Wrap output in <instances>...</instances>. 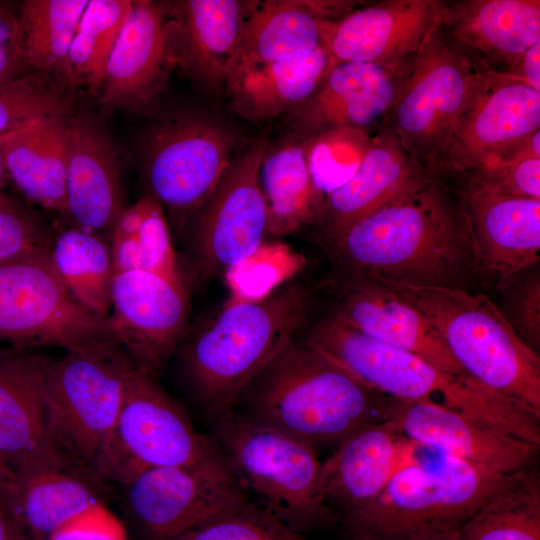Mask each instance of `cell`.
Listing matches in <instances>:
<instances>
[{
	"instance_id": "obj_1",
	"label": "cell",
	"mask_w": 540,
	"mask_h": 540,
	"mask_svg": "<svg viewBox=\"0 0 540 540\" xmlns=\"http://www.w3.org/2000/svg\"><path fill=\"white\" fill-rule=\"evenodd\" d=\"M330 270L469 291L480 278L461 198L441 176L386 204L323 248Z\"/></svg>"
},
{
	"instance_id": "obj_2",
	"label": "cell",
	"mask_w": 540,
	"mask_h": 540,
	"mask_svg": "<svg viewBox=\"0 0 540 540\" xmlns=\"http://www.w3.org/2000/svg\"><path fill=\"white\" fill-rule=\"evenodd\" d=\"M389 402L298 335L245 386L231 408L316 449L336 448L361 429L385 421Z\"/></svg>"
},
{
	"instance_id": "obj_3",
	"label": "cell",
	"mask_w": 540,
	"mask_h": 540,
	"mask_svg": "<svg viewBox=\"0 0 540 540\" xmlns=\"http://www.w3.org/2000/svg\"><path fill=\"white\" fill-rule=\"evenodd\" d=\"M318 311L316 291L291 279L256 298L235 297L178 347L184 380L206 414L231 408L245 386Z\"/></svg>"
},
{
	"instance_id": "obj_4",
	"label": "cell",
	"mask_w": 540,
	"mask_h": 540,
	"mask_svg": "<svg viewBox=\"0 0 540 540\" xmlns=\"http://www.w3.org/2000/svg\"><path fill=\"white\" fill-rule=\"evenodd\" d=\"M380 282L427 318L471 378L540 418L539 354L521 341L488 296Z\"/></svg>"
},
{
	"instance_id": "obj_5",
	"label": "cell",
	"mask_w": 540,
	"mask_h": 540,
	"mask_svg": "<svg viewBox=\"0 0 540 540\" xmlns=\"http://www.w3.org/2000/svg\"><path fill=\"white\" fill-rule=\"evenodd\" d=\"M437 453L433 462L401 465L375 500L339 520L345 533L385 540H455L477 509L517 475Z\"/></svg>"
},
{
	"instance_id": "obj_6",
	"label": "cell",
	"mask_w": 540,
	"mask_h": 540,
	"mask_svg": "<svg viewBox=\"0 0 540 540\" xmlns=\"http://www.w3.org/2000/svg\"><path fill=\"white\" fill-rule=\"evenodd\" d=\"M208 417L210 438L237 482L256 502L301 534L339 522L324 502L322 462L313 447L233 408Z\"/></svg>"
},
{
	"instance_id": "obj_7",
	"label": "cell",
	"mask_w": 540,
	"mask_h": 540,
	"mask_svg": "<svg viewBox=\"0 0 540 540\" xmlns=\"http://www.w3.org/2000/svg\"><path fill=\"white\" fill-rule=\"evenodd\" d=\"M299 337L388 398L436 402L439 396L441 405L488 427L501 429L508 421L510 406L503 396L372 338L328 311H317Z\"/></svg>"
},
{
	"instance_id": "obj_8",
	"label": "cell",
	"mask_w": 540,
	"mask_h": 540,
	"mask_svg": "<svg viewBox=\"0 0 540 540\" xmlns=\"http://www.w3.org/2000/svg\"><path fill=\"white\" fill-rule=\"evenodd\" d=\"M134 366L114 337L45 362L48 439L97 477Z\"/></svg>"
},
{
	"instance_id": "obj_9",
	"label": "cell",
	"mask_w": 540,
	"mask_h": 540,
	"mask_svg": "<svg viewBox=\"0 0 540 540\" xmlns=\"http://www.w3.org/2000/svg\"><path fill=\"white\" fill-rule=\"evenodd\" d=\"M492 74L439 26L415 56L383 122L419 167L439 175L457 122Z\"/></svg>"
},
{
	"instance_id": "obj_10",
	"label": "cell",
	"mask_w": 540,
	"mask_h": 540,
	"mask_svg": "<svg viewBox=\"0 0 540 540\" xmlns=\"http://www.w3.org/2000/svg\"><path fill=\"white\" fill-rule=\"evenodd\" d=\"M156 467H184L236 480L214 441L194 429L155 377L134 366L97 475L124 486Z\"/></svg>"
},
{
	"instance_id": "obj_11",
	"label": "cell",
	"mask_w": 540,
	"mask_h": 540,
	"mask_svg": "<svg viewBox=\"0 0 540 540\" xmlns=\"http://www.w3.org/2000/svg\"><path fill=\"white\" fill-rule=\"evenodd\" d=\"M239 138L212 118L180 113L147 128L139 140L146 193L181 235L235 157Z\"/></svg>"
},
{
	"instance_id": "obj_12",
	"label": "cell",
	"mask_w": 540,
	"mask_h": 540,
	"mask_svg": "<svg viewBox=\"0 0 540 540\" xmlns=\"http://www.w3.org/2000/svg\"><path fill=\"white\" fill-rule=\"evenodd\" d=\"M267 149L265 141H258L237 153L181 233L186 273L193 283L229 272L259 249L267 227L259 182Z\"/></svg>"
},
{
	"instance_id": "obj_13",
	"label": "cell",
	"mask_w": 540,
	"mask_h": 540,
	"mask_svg": "<svg viewBox=\"0 0 540 540\" xmlns=\"http://www.w3.org/2000/svg\"><path fill=\"white\" fill-rule=\"evenodd\" d=\"M112 337L108 319L86 309L69 292L50 249L0 265L1 342L18 349L69 350Z\"/></svg>"
},
{
	"instance_id": "obj_14",
	"label": "cell",
	"mask_w": 540,
	"mask_h": 540,
	"mask_svg": "<svg viewBox=\"0 0 540 540\" xmlns=\"http://www.w3.org/2000/svg\"><path fill=\"white\" fill-rule=\"evenodd\" d=\"M188 318L184 282L146 270L114 273L109 326L140 370L157 378L185 338Z\"/></svg>"
},
{
	"instance_id": "obj_15",
	"label": "cell",
	"mask_w": 540,
	"mask_h": 540,
	"mask_svg": "<svg viewBox=\"0 0 540 540\" xmlns=\"http://www.w3.org/2000/svg\"><path fill=\"white\" fill-rule=\"evenodd\" d=\"M444 0H382L321 22V45L338 63L409 66L438 29Z\"/></svg>"
},
{
	"instance_id": "obj_16",
	"label": "cell",
	"mask_w": 540,
	"mask_h": 540,
	"mask_svg": "<svg viewBox=\"0 0 540 540\" xmlns=\"http://www.w3.org/2000/svg\"><path fill=\"white\" fill-rule=\"evenodd\" d=\"M178 62L179 24L174 4L132 1L108 61L99 99L111 108L138 111L163 92Z\"/></svg>"
},
{
	"instance_id": "obj_17",
	"label": "cell",
	"mask_w": 540,
	"mask_h": 540,
	"mask_svg": "<svg viewBox=\"0 0 540 540\" xmlns=\"http://www.w3.org/2000/svg\"><path fill=\"white\" fill-rule=\"evenodd\" d=\"M317 291L328 301L326 311L351 327L411 352L447 374L470 377L427 318L380 281L329 270Z\"/></svg>"
},
{
	"instance_id": "obj_18",
	"label": "cell",
	"mask_w": 540,
	"mask_h": 540,
	"mask_svg": "<svg viewBox=\"0 0 540 540\" xmlns=\"http://www.w3.org/2000/svg\"><path fill=\"white\" fill-rule=\"evenodd\" d=\"M145 540H172L250 501L236 481L184 467H156L124 485Z\"/></svg>"
},
{
	"instance_id": "obj_19",
	"label": "cell",
	"mask_w": 540,
	"mask_h": 540,
	"mask_svg": "<svg viewBox=\"0 0 540 540\" xmlns=\"http://www.w3.org/2000/svg\"><path fill=\"white\" fill-rule=\"evenodd\" d=\"M540 129V92L493 72L457 122L439 163L443 178L495 164Z\"/></svg>"
},
{
	"instance_id": "obj_20",
	"label": "cell",
	"mask_w": 540,
	"mask_h": 540,
	"mask_svg": "<svg viewBox=\"0 0 540 540\" xmlns=\"http://www.w3.org/2000/svg\"><path fill=\"white\" fill-rule=\"evenodd\" d=\"M407 440L501 475L536 466L540 447L428 400L390 398L386 420Z\"/></svg>"
},
{
	"instance_id": "obj_21",
	"label": "cell",
	"mask_w": 540,
	"mask_h": 540,
	"mask_svg": "<svg viewBox=\"0 0 540 540\" xmlns=\"http://www.w3.org/2000/svg\"><path fill=\"white\" fill-rule=\"evenodd\" d=\"M433 174L419 167L384 122L355 173L328 193L321 212L307 231L324 248L386 204L425 183Z\"/></svg>"
},
{
	"instance_id": "obj_22",
	"label": "cell",
	"mask_w": 540,
	"mask_h": 540,
	"mask_svg": "<svg viewBox=\"0 0 540 540\" xmlns=\"http://www.w3.org/2000/svg\"><path fill=\"white\" fill-rule=\"evenodd\" d=\"M411 64L395 71L367 63L334 65L316 91L286 113L290 129L302 140L334 128L380 125Z\"/></svg>"
},
{
	"instance_id": "obj_23",
	"label": "cell",
	"mask_w": 540,
	"mask_h": 540,
	"mask_svg": "<svg viewBox=\"0 0 540 540\" xmlns=\"http://www.w3.org/2000/svg\"><path fill=\"white\" fill-rule=\"evenodd\" d=\"M103 483L52 444L16 473L7 510L32 540H49L64 525L103 504Z\"/></svg>"
},
{
	"instance_id": "obj_24",
	"label": "cell",
	"mask_w": 540,
	"mask_h": 540,
	"mask_svg": "<svg viewBox=\"0 0 540 540\" xmlns=\"http://www.w3.org/2000/svg\"><path fill=\"white\" fill-rule=\"evenodd\" d=\"M65 204L74 228L99 235L111 234L126 209L116 149L85 117L68 118Z\"/></svg>"
},
{
	"instance_id": "obj_25",
	"label": "cell",
	"mask_w": 540,
	"mask_h": 540,
	"mask_svg": "<svg viewBox=\"0 0 540 540\" xmlns=\"http://www.w3.org/2000/svg\"><path fill=\"white\" fill-rule=\"evenodd\" d=\"M448 183L465 207L480 277L492 276L499 281L538 263L540 199Z\"/></svg>"
},
{
	"instance_id": "obj_26",
	"label": "cell",
	"mask_w": 540,
	"mask_h": 540,
	"mask_svg": "<svg viewBox=\"0 0 540 540\" xmlns=\"http://www.w3.org/2000/svg\"><path fill=\"white\" fill-rule=\"evenodd\" d=\"M440 28L487 69L508 74L540 41V1L444 0Z\"/></svg>"
},
{
	"instance_id": "obj_27",
	"label": "cell",
	"mask_w": 540,
	"mask_h": 540,
	"mask_svg": "<svg viewBox=\"0 0 540 540\" xmlns=\"http://www.w3.org/2000/svg\"><path fill=\"white\" fill-rule=\"evenodd\" d=\"M403 436L388 421L354 433L321 465V492L339 520L375 500L401 466Z\"/></svg>"
},
{
	"instance_id": "obj_28",
	"label": "cell",
	"mask_w": 540,
	"mask_h": 540,
	"mask_svg": "<svg viewBox=\"0 0 540 540\" xmlns=\"http://www.w3.org/2000/svg\"><path fill=\"white\" fill-rule=\"evenodd\" d=\"M348 9L349 2L343 0L253 1L242 28L232 78L250 67L311 53L321 46V22L338 19Z\"/></svg>"
},
{
	"instance_id": "obj_29",
	"label": "cell",
	"mask_w": 540,
	"mask_h": 540,
	"mask_svg": "<svg viewBox=\"0 0 540 540\" xmlns=\"http://www.w3.org/2000/svg\"><path fill=\"white\" fill-rule=\"evenodd\" d=\"M253 1L186 0L174 4L181 68L199 84L227 88L237 66L239 42Z\"/></svg>"
},
{
	"instance_id": "obj_30",
	"label": "cell",
	"mask_w": 540,
	"mask_h": 540,
	"mask_svg": "<svg viewBox=\"0 0 540 540\" xmlns=\"http://www.w3.org/2000/svg\"><path fill=\"white\" fill-rule=\"evenodd\" d=\"M45 362L21 349L0 357V455L15 473L52 445L43 390Z\"/></svg>"
},
{
	"instance_id": "obj_31",
	"label": "cell",
	"mask_w": 540,
	"mask_h": 540,
	"mask_svg": "<svg viewBox=\"0 0 540 540\" xmlns=\"http://www.w3.org/2000/svg\"><path fill=\"white\" fill-rule=\"evenodd\" d=\"M336 63L321 45L309 54L250 67L227 85L232 110L250 122L276 118L305 102Z\"/></svg>"
},
{
	"instance_id": "obj_32",
	"label": "cell",
	"mask_w": 540,
	"mask_h": 540,
	"mask_svg": "<svg viewBox=\"0 0 540 540\" xmlns=\"http://www.w3.org/2000/svg\"><path fill=\"white\" fill-rule=\"evenodd\" d=\"M10 180L44 208L65 213L68 118H52L2 135Z\"/></svg>"
},
{
	"instance_id": "obj_33",
	"label": "cell",
	"mask_w": 540,
	"mask_h": 540,
	"mask_svg": "<svg viewBox=\"0 0 540 540\" xmlns=\"http://www.w3.org/2000/svg\"><path fill=\"white\" fill-rule=\"evenodd\" d=\"M259 182L267 211L266 234L306 230L317 220L326 194L314 182L299 140L271 152L267 149Z\"/></svg>"
},
{
	"instance_id": "obj_34",
	"label": "cell",
	"mask_w": 540,
	"mask_h": 540,
	"mask_svg": "<svg viewBox=\"0 0 540 540\" xmlns=\"http://www.w3.org/2000/svg\"><path fill=\"white\" fill-rule=\"evenodd\" d=\"M87 0H26L19 4L20 45L30 72L75 87L69 50Z\"/></svg>"
},
{
	"instance_id": "obj_35",
	"label": "cell",
	"mask_w": 540,
	"mask_h": 540,
	"mask_svg": "<svg viewBox=\"0 0 540 540\" xmlns=\"http://www.w3.org/2000/svg\"><path fill=\"white\" fill-rule=\"evenodd\" d=\"M50 258L72 296L108 319L114 275L110 242L103 235L69 228L52 241Z\"/></svg>"
},
{
	"instance_id": "obj_36",
	"label": "cell",
	"mask_w": 540,
	"mask_h": 540,
	"mask_svg": "<svg viewBox=\"0 0 540 540\" xmlns=\"http://www.w3.org/2000/svg\"><path fill=\"white\" fill-rule=\"evenodd\" d=\"M455 540H540L536 466L495 491L461 527Z\"/></svg>"
},
{
	"instance_id": "obj_37",
	"label": "cell",
	"mask_w": 540,
	"mask_h": 540,
	"mask_svg": "<svg viewBox=\"0 0 540 540\" xmlns=\"http://www.w3.org/2000/svg\"><path fill=\"white\" fill-rule=\"evenodd\" d=\"M130 0H90L77 26L70 50L73 83L99 95L108 61L130 14Z\"/></svg>"
},
{
	"instance_id": "obj_38",
	"label": "cell",
	"mask_w": 540,
	"mask_h": 540,
	"mask_svg": "<svg viewBox=\"0 0 540 540\" xmlns=\"http://www.w3.org/2000/svg\"><path fill=\"white\" fill-rule=\"evenodd\" d=\"M68 87L39 72L0 85V136L52 118H69L74 100Z\"/></svg>"
},
{
	"instance_id": "obj_39",
	"label": "cell",
	"mask_w": 540,
	"mask_h": 540,
	"mask_svg": "<svg viewBox=\"0 0 540 540\" xmlns=\"http://www.w3.org/2000/svg\"><path fill=\"white\" fill-rule=\"evenodd\" d=\"M373 133L364 128L342 127L299 140L313 180L324 193L328 188V193L338 188L355 173Z\"/></svg>"
},
{
	"instance_id": "obj_40",
	"label": "cell",
	"mask_w": 540,
	"mask_h": 540,
	"mask_svg": "<svg viewBox=\"0 0 540 540\" xmlns=\"http://www.w3.org/2000/svg\"><path fill=\"white\" fill-rule=\"evenodd\" d=\"M172 540H306L256 501Z\"/></svg>"
},
{
	"instance_id": "obj_41",
	"label": "cell",
	"mask_w": 540,
	"mask_h": 540,
	"mask_svg": "<svg viewBox=\"0 0 540 540\" xmlns=\"http://www.w3.org/2000/svg\"><path fill=\"white\" fill-rule=\"evenodd\" d=\"M538 263L497 281L499 308L516 335L530 349L540 350V275Z\"/></svg>"
},
{
	"instance_id": "obj_42",
	"label": "cell",
	"mask_w": 540,
	"mask_h": 540,
	"mask_svg": "<svg viewBox=\"0 0 540 540\" xmlns=\"http://www.w3.org/2000/svg\"><path fill=\"white\" fill-rule=\"evenodd\" d=\"M444 179L498 194L540 199V158L483 166Z\"/></svg>"
},
{
	"instance_id": "obj_43",
	"label": "cell",
	"mask_w": 540,
	"mask_h": 540,
	"mask_svg": "<svg viewBox=\"0 0 540 540\" xmlns=\"http://www.w3.org/2000/svg\"><path fill=\"white\" fill-rule=\"evenodd\" d=\"M144 213L135 234L141 255V270L185 282L171 240V229L160 203L145 193Z\"/></svg>"
},
{
	"instance_id": "obj_44",
	"label": "cell",
	"mask_w": 540,
	"mask_h": 540,
	"mask_svg": "<svg viewBox=\"0 0 540 540\" xmlns=\"http://www.w3.org/2000/svg\"><path fill=\"white\" fill-rule=\"evenodd\" d=\"M41 224L18 205L0 211V265L51 248Z\"/></svg>"
},
{
	"instance_id": "obj_45",
	"label": "cell",
	"mask_w": 540,
	"mask_h": 540,
	"mask_svg": "<svg viewBox=\"0 0 540 540\" xmlns=\"http://www.w3.org/2000/svg\"><path fill=\"white\" fill-rule=\"evenodd\" d=\"M19 4L0 0V85L30 73L20 45Z\"/></svg>"
},
{
	"instance_id": "obj_46",
	"label": "cell",
	"mask_w": 540,
	"mask_h": 540,
	"mask_svg": "<svg viewBox=\"0 0 540 540\" xmlns=\"http://www.w3.org/2000/svg\"><path fill=\"white\" fill-rule=\"evenodd\" d=\"M49 540H122L103 504L73 519Z\"/></svg>"
},
{
	"instance_id": "obj_47",
	"label": "cell",
	"mask_w": 540,
	"mask_h": 540,
	"mask_svg": "<svg viewBox=\"0 0 540 540\" xmlns=\"http://www.w3.org/2000/svg\"><path fill=\"white\" fill-rule=\"evenodd\" d=\"M540 92V41L530 47L519 64L508 74Z\"/></svg>"
},
{
	"instance_id": "obj_48",
	"label": "cell",
	"mask_w": 540,
	"mask_h": 540,
	"mask_svg": "<svg viewBox=\"0 0 540 540\" xmlns=\"http://www.w3.org/2000/svg\"><path fill=\"white\" fill-rule=\"evenodd\" d=\"M0 540H32L24 527L1 504Z\"/></svg>"
},
{
	"instance_id": "obj_49",
	"label": "cell",
	"mask_w": 540,
	"mask_h": 540,
	"mask_svg": "<svg viewBox=\"0 0 540 540\" xmlns=\"http://www.w3.org/2000/svg\"><path fill=\"white\" fill-rule=\"evenodd\" d=\"M16 473L6 464L0 455V504L6 509L11 498Z\"/></svg>"
},
{
	"instance_id": "obj_50",
	"label": "cell",
	"mask_w": 540,
	"mask_h": 540,
	"mask_svg": "<svg viewBox=\"0 0 540 540\" xmlns=\"http://www.w3.org/2000/svg\"><path fill=\"white\" fill-rule=\"evenodd\" d=\"M9 180L10 178L5 167L4 157H3L1 143H0V192H2V189L7 185Z\"/></svg>"
},
{
	"instance_id": "obj_51",
	"label": "cell",
	"mask_w": 540,
	"mask_h": 540,
	"mask_svg": "<svg viewBox=\"0 0 540 540\" xmlns=\"http://www.w3.org/2000/svg\"><path fill=\"white\" fill-rule=\"evenodd\" d=\"M343 540H385L375 535L368 533H349Z\"/></svg>"
},
{
	"instance_id": "obj_52",
	"label": "cell",
	"mask_w": 540,
	"mask_h": 540,
	"mask_svg": "<svg viewBox=\"0 0 540 540\" xmlns=\"http://www.w3.org/2000/svg\"><path fill=\"white\" fill-rule=\"evenodd\" d=\"M14 203L13 201L8 198L5 194L0 192V211L12 206Z\"/></svg>"
},
{
	"instance_id": "obj_53",
	"label": "cell",
	"mask_w": 540,
	"mask_h": 540,
	"mask_svg": "<svg viewBox=\"0 0 540 540\" xmlns=\"http://www.w3.org/2000/svg\"><path fill=\"white\" fill-rule=\"evenodd\" d=\"M12 349H6V348H1L0 347V357L6 355L7 353H9Z\"/></svg>"
}]
</instances>
